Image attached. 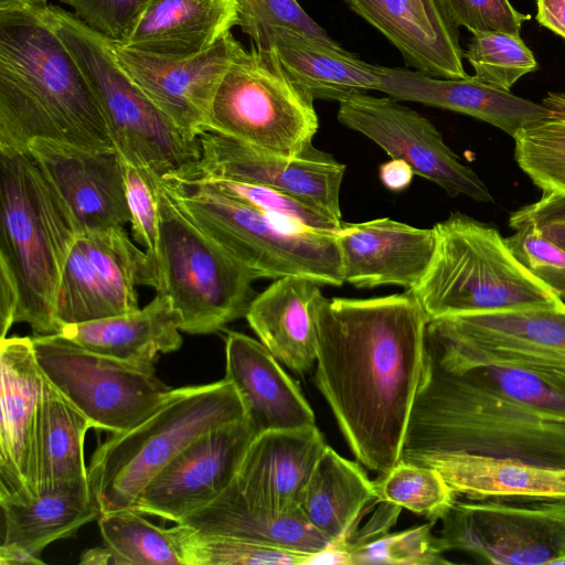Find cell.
Listing matches in <instances>:
<instances>
[{
	"instance_id": "33",
	"label": "cell",
	"mask_w": 565,
	"mask_h": 565,
	"mask_svg": "<svg viewBox=\"0 0 565 565\" xmlns=\"http://www.w3.org/2000/svg\"><path fill=\"white\" fill-rule=\"evenodd\" d=\"M374 502H379L374 481L358 462L327 446L307 486L300 511L338 547L354 534L364 511Z\"/></svg>"
},
{
	"instance_id": "35",
	"label": "cell",
	"mask_w": 565,
	"mask_h": 565,
	"mask_svg": "<svg viewBox=\"0 0 565 565\" xmlns=\"http://www.w3.org/2000/svg\"><path fill=\"white\" fill-rule=\"evenodd\" d=\"M137 510L100 514L98 525L114 565H184L177 527L164 529Z\"/></svg>"
},
{
	"instance_id": "25",
	"label": "cell",
	"mask_w": 565,
	"mask_h": 565,
	"mask_svg": "<svg viewBox=\"0 0 565 565\" xmlns=\"http://www.w3.org/2000/svg\"><path fill=\"white\" fill-rule=\"evenodd\" d=\"M225 361L224 377L235 386L256 435L316 425L315 413L298 385L260 341L228 331Z\"/></svg>"
},
{
	"instance_id": "53",
	"label": "cell",
	"mask_w": 565,
	"mask_h": 565,
	"mask_svg": "<svg viewBox=\"0 0 565 565\" xmlns=\"http://www.w3.org/2000/svg\"><path fill=\"white\" fill-rule=\"evenodd\" d=\"M10 1H13V0H0V4L7 3V2H10Z\"/></svg>"
},
{
	"instance_id": "39",
	"label": "cell",
	"mask_w": 565,
	"mask_h": 565,
	"mask_svg": "<svg viewBox=\"0 0 565 565\" xmlns=\"http://www.w3.org/2000/svg\"><path fill=\"white\" fill-rule=\"evenodd\" d=\"M434 523L430 521L402 532H386L367 543H345L335 548L340 553L341 564H451L444 556L439 537L433 534Z\"/></svg>"
},
{
	"instance_id": "15",
	"label": "cell",
	"mask_w": 565,
	"mask_h": 565,
	"mask_svg": "<svg viewBox=\"0 0 565 565\" xmlns=\"http://www.w3.org/2000/svg\"><path fill=\"white\" fill-rule=\"evenodd\" d=\"M201 154L184 172L167 179L188 181L220 178L265 185L342 222L340 189L345 166L328 152L309 146L287 157L254 149L216 131L198 135Z\"/></svg>"
},
{
	"instance_id": "20",
	"label": "cell",
	"mask_w": 565,
	"mask_h": 565,
	"mask_svg": "<svg viewBox=\"0 0 565 565\" xmlns=\"http://www.w3.org/2000/svg\"><path fill=\"white\" fill-rule=\"evenodd\" d=\"M26 150L72 213L79 232L129 223L125 161L117 150L94 151L35 139Z\"/></svg>"
},
{
	"instance_id": "16",
	"label": "cell",
	"mask_w": 565,
	"mask_h": 565,
	"mask_svg": "<svg viewBox=\"0 0 565 565\" xmlns=\"http://www.w3.org/2000/svg\"><path fill=\"white\" fill-rule=\"evenodd\" d=\"M338 119L407 163L414 174L440 186L449 196L492 202L486 183L444 141L430 120L392 97L366 93L339 102Z\"/></svg>"
},
{
	"instance_id": "4",
	"label": "cell",
	"mask_w": 565,
	"mask_h": 565,
	"mask_svg": "<svg viewBox=\"0 0 565 565\" xmlns=\"http://www.w3.org/2000/svg\"><path fill=\"white\" fill-rule=\"evenodd\" d=\"M78 234L66 204L28 150L0 149V277L15 288V323L60 332L56 301Z\"/></svg>"
},
{
	"instance_id": "55",
	"label": "cell",
	"mask_w": 565,
	"mask_h": 565,
	"mask_svg": "<svg viewBox=\"0 0 565 565\" xmlns=\"http://www.w3.org/2000/svg\"><path fill=\"white\" fill-rule=\"evenodd\" d=\"M47 1V0H46Z\"/></svg>"
},
{
	"instance_id": "1",
	"label": "cell",
	"mask_w": 565,
	"mask_h": 565,
	"mask_svg": "<svg viewBox=\"0 0 565 565\" xmlns=\"http://www.w3.org/2000/svg\"><path fill=\"white\" fill-rule=\"evenodd\" d=\"M315 382L355 458L380 475L399 460L418 391L427 318L414 294L315 300Z\"/></svg>"
},
{
	"instance_id": "14",
	"label": "cell",
	"mask_w": 565,
	"mask_h": 565,
	"mask_svg": "<svg viewBox=\"0 0 565 565\" xmlns=\"http://www.w3.org/2000/svg\"><path fill=\"white\" fill-rule=\"evenodd\" d=\"M138 286H160V270L124 226L79 232L65 264L56 301L60 330L139 308Z\"/></svg>"
},
{
	"instance_id": "7",
	"label": "cell",
	"mask_w": 565,
	"mask_h": 565,
	"mask_svg": "<svg viewBox=\"0 0 565 565\" xmlns=\"http://www.w3.org/2000/svg\"><path fill=\"white\" fill-rule=\"evenodd\" d=\"M50 13L55 31L93 88L124 161L152 183L196 163L199 139L177 127L131 81L116 60L113 40L62 7L50 3Z\"/></svg>"
},
{
	"instance_id": "42",
	"label": "cell",
	"mask_w": 565,
	"mask_h": 565,
	"mask_svg": "<svg viewBox=\"0 0 565 565\" xmlns=\"http://www.w3.org/2000/svg\"><path fill=\"white\" fill-rule=\"evenodd\" d=\"M449 371L466 372L500 394L548 418L565 423V393L532 372L503 365H478Z\"/></svg>"
},
{
	"instance_id": "45",
	"label": "cell",
	"mask_w": 565,
	"mask_h": 565,
	"mask_svg": "<svg viewBox=\"0 0 565 565\" xmlns=\"http://www.w3.org/2000/svg\"><path fill=\"white\" fill-rule=\"evenodd\" d=\"M505 243L524 267L565 300V250L531 227L515 230Z\"/></svg>"
},
{
	"instance_id": "6",
	"label": "cell",
	"mask_w": 565,
	"mask_h": 565,
	"mask_svg": "<svg viewBox=\"0 0 565 565\" xmlns=\"http://www.w3.org/2000/svg\"><path fill=\"white\" fill-rule=\"evenodd\" d=\"M244 418L236 388L225 377L172 388L149 417L111 434L93 454L88 484L100 514L136 510L147 484L185 447L213 428Z\"/></svg>"
},
{
	"instance_id": "11",
	"label": "cell",
	"mask_w": 565,
	"mask_h": 565,
	"mask_svg": "<svg viewBox=\"0 0 565 565\" xmlns=\"http://www.w3.org/2000/svg\"><path fill=\"white\" fill-rule=\"evenodd\" d=\"M313 102L269 51L253 45L238 53L224 75L205 129L257 150L294 157L312 145L318 130Z\"/></svg>"
},
{
	"instance_id": "29",
	"label": "cell",
	"mask_w": 565,
	"mask_h": 565,
	"mask_svg": "<svg viewBox=\"0 0 565 565\" xmlns=\"http://www.w3.org/2000/svg\"><path fill=\"white\" fill-rule=\"evenodd\" d=\"M1 565H40L51 543L74 535L100 515L89 487L50 492L22 502L1 503Z\"/></svg>"
},
{
	"instance_id": "44",
	"label": "cell",
	"mask_w": 565,
	"mask_h": 565,
	"mask_svg": "<svg viewBox=\"0 0 565 565\" xmlns=\"http://www.w3.org/2000/svg\"><path fill=\"white\" fill-rule=\"evenodd\" d=\"M125 188L132 237L143 246L159 267L160 217L157 185L138 168L125 162Z\"/></svg>"
},
{
	"instance_id": "18",
	"label": "cell",
	"mask_w": 565,
	"mask_h": 565,
	"mask_svg": "<svg viewBox=\"0 0 565 565\" xmlns=\"http://www.w3.org/2000/svg\"><path fill=\"white\" fill-rule=\"evenodd\" d=\"M256 434L246 418L199 436L147 484L136 510L175 523L214 501L234 481Z\"/></svg>"
},
{
	"instance_id": "12",
	"label": "cell",
	"mask_w": 565,
	"mask_h": 565,
	"mask_svg": "<svg viewBox=\"0 0 565 565\" xmlns=\"http://www.w3.org/2000/svg\"><path fill=\"white\" fill-rule=\"evenodd\" d=\"M45 377L93 424L124 433L149 417L172 387L153 364L124 361L89 351L56 333L32 337Z\"/></svg>"
},
{
	"instance_id": "26",
	"label": "cell",
	"mask_w": 565,
	"mask_h": 565,
	"mask_svg": "<svg viewBox=\"0 0 565 565\" xmlns=\"http://www.w3.org/2000/svg\"><path fill=\"white\" fill-rule=\"evenodd\" d=\"M269 51L287 77L313 100H338L369 90H380V65L287 28H268L252 40Z\"/></svg>"
},
{
	"instance_id": "9",
	"label": "cell",
	"mask_w": 565,
	"mask_h": 565,
	"mask_svg": "<svg viewBox=\"0 0 565 565\" xmlns=\"http://www.w3.org/2000/svg\"><path fill=\"white\" fill-rule=\"evenodd\" d=\"M160 217L157 294L171 298L180 330L209 334L245 317L257 275L201 231L157 184Z\"/></svg>"
},
{
	"instance_id": "32",
	"label": "cell",
	"mask_w": 565,
	"mask_h": 565,
	"mask_svg": "<svg viewBox=\"0 0 565 565\" xmlns=\"http://www.w3.org/2000/svg\"><path fill=\"white\" fill-rule=\"evenodd\" d=\"M452 490L469 500L565 498V468L469 454L431 459Z\"/></svg>"
},
{
	"instance_id": "48",
	"label": "cell",
	"mask_w": 565,
	"mask_h": 565,
	"mask_svg": "<svg viewBox=\"0 0 565 565\" xmlns=\"http://www.w3.org/2000/svg\"><path fill=\"white\" fill-rule=\"evenodd\" d=\"M509 225L514 231L531 227L565 250V192H543L539 201L512 212Z\"/></svg>"
},
{
	"instance_id": "31",
	"label": "cell",
	"mask_w": 565,
	"mask_h": 565,
	"mask_svg": "<svg viewBox=\"0 0 565 565\" xmlns=\"http://www.w3.org/2000/svg\"><path fill=\"white\" fill-rule=\"evenodd\" d=\"M181 317L170 297L156 294L143 308L94 321L68 324L58 334L103 355L153 364L160 353L180 349Z\"/></svg>"
},
{
	"instance_id": "3",
	"label": "cell",
	"mask_w": 565,
	"mask_h": 565,
	"mask_svg": "<svg viewBox=\"0 0 565 565\" xmlns=\"http://www.w3.org/2000/svg\"><path fill=\"white\" fill-rule=\"evenodd\" d=\"M451 454L565 468V423L446 370L425 354L401 459L426 465Z\"/></svg>"
},
{
	"instance_id": "41",
	"label": "cell",
	"mask_w": 565,
	"mask_h": 565,
	"mask_svg": "<svg viewBox=\"0 0 565 565\" xmlns=\"http://www.w3.org/2000/svg\"><path fill=\"white\" fill-rule=\"evenodd\" d=\"M463 57L473 67L477 78L507 92L539 66L520 35L502 32L472 34Z\"/></svg>"
},
{
	"instance_id": "47",
	"label": "cell",
	"mask_w": 565,
	"mask_h": 565,
	"mask_svg": "<svg viewBox=\"0 0 565 565\" xmlns=\"http://www.w3.org/2000/svg\"><path fill=\"white\" fill-rule=\"evenodd\" d=\"M102 35L120 41L147 0H57Z\"/></svg>"
},
{
	"instance_id": "38",
	"label": "cell",
	"mask_w": 565,
	"mask_h": 565,
	"mask_svg": "<svg viewBox=\"0 0 565 565\" xmlns=\"http://www.w3.org/2000/svg\"><path fill=\"white\" fill-rule=\"evenodd\" d=\"M175 527L184 565H305L316 564L319 556L209 535L182 523Z\"/></svg>"
},
{
	"instance_id": "22",
	"label": "cell",
	"mask_w": 565,
	"mask_h": 565,
	"mask_svg": "<svg viewBox=\"0 0 565 565\" xmlns=\"http://www.w3.org/2000/svg\"><path fill=\"white\" fill-rule=\"evenodd\" d=\"M379 30L407 65L438 78L468 76L458 26L440 0H344Z\"/></svg>"
},
{
	"instance_id": "23",
	"label": "cell",
	"mask_w": 565,
	"mask_h": 565,
	"mask_svg": "<svg viewBox=\"0 0 565 565\" xmlns=\"http://www.w3.org/2000/svg\"><path fill=\"white\" fill-rule=\"evenodd\" d=\"M327 446L316 425L256 435L233 484L253 504L276 513L300 511L307 486Z\"/></svg>"
},
{
	"instance_id": "46",
	"label": "cell",
	"mask_w": 565,
	"mask_h": 565,
	"mask_svg": "<svg viewBox=\"0 0 565 565\" xmlns=\"http://www.w3.org/2000/svg\"><path fill=\"white\" fill-rule=\"evenodd\" d=\"M457 26L472 34L502 32L520 35L531 15L519 12L509 0H440Z\"/></svg>"
},
{
	"instance_id": "10",
	"label": "cell",
	"mask_w": 565,
	"mask_h": 565,
	"mask_svg": "<svg viewBox=\"0 0 565 565\" xmlns=\"http://www.w3.org/2000/svg\"><path fill=\"white\" fill-rule=\"evenodd\" d=\"M424 353L449 370L503 365L565 393V306L428 320Z\"/></svg>"
},
{
	"instance_id": "54",
	"label": "cell",
	"mask_w": 565,
	"mask_h": 565,
	"mask_svg": "<svg viewBox=\"0 0 565 565\" xmlns=\"http://www.w3.org/2000/svg\"><path fill=\"white\" fill-rule=\"evenodd\" d=\"M562 565H565V559L562 562Z\"/></svg>"
},
{
	"instance_id": "28",
	"label": "cell",
	"mask_w": 565,
	"mask_h": 565,
	"mask_svg": "<svg viewBox=\"0 0 565 565\" xmlns=\"http://www.w3.org/2000/svg\"><path fill=\"white\" fill-rule=\"evenodd\" d=\"M319 286L300 276L278 278L255 296L245 316L266 349L299 375L317 361L313 308Z\"/></svg>"
},
{
	"instance_id": "8",
	"label": "cell",
	"mask_w": 565,
	"mask_h": 565,
	"mask_svg": "<svg viewBox=\"0 0 565 565\" xmlns=\"http://www.w3.org/2000/svg\"><path fill=\"white\" fill-rule=\"evenodd\" d=\"M159 183L201 231L258 278L345 282L335 233L296 227L198 183Z\"/></svg>"
},
{
	"instance_id": "17",
	"label": "cell",
	"mask_w": 565,
	"mask_h": 565,
	"mask_svg": "<svg viewBox=\"0 0 565 565\" xmlns=\"http://www.w3.org/2000/svg\"><path fill=\"white\" fill-rule=\"evenodd\" d=\"M116 60L141 92L191 137L207 126L216 90L234 58L244 49L228 32L211 47L190 56H161L120 45Z\"/></svg>"
},
{
	"instance_id": "19",
	"label": "cell",
	"mask_w": 565,
	"mask_h": 565,
	"mask_svg": "<svg viewBox=\"0 0 565 565\" xmlns=\"http://www.w3.org/2000/svg\"><path fill=\"white\" fill-rule=\"evenodd\" d=\"M0 504L38 495L36 462L44 374L32 338L0 341Z\"/></svg>"
},
{
	"instance_id": "43",
	"label": "cell",
	"mask_w": 565,
	"mask_h": 565,
	"mask_svg": "<svg viewBox=\"0 0 565 565\" xmlns=\"http://www.w3.org/2000/svg\"><path fill=\"white\" fill-rule=\"evenodd\" d=\"M237 25L254 40L268 28H287L330 45H339L297 0H236Z\"/></svg>"
},
{
	"instance_id": "50",
	"label": "cell",
	"mask_w": 565,
	"mask_h": 565,
	"mask_svg": "<svg viewBox=\"0 0 565 565\" xmlns=\"http://www.w3.org/2000/svg\"><path fill=\"white\" fill-rule=\"evenodd\" d=\"M414 172L402 160L392 159L380 167V178L383 184L392 191H401L409 185Z\"/></svg>"
},
{
	"instance_id": "51",
	"label": "cell",
	"mask_w": 565,
	"mask_h": 565,
	"mask_svg": "<svg viewBox=\"0 0 565 565\" xmlns=\"http://www.w3.org/2000/svg\"><path fill=\"white\" fill-rule=\"evenodd\" d=\"M79 563L86 565H114V558L107 546L94 547L83 552Z\"/></svg>"
},
{
	"instance_id": "30",
	"label": "cell",
	"mask_w": 565,
	"mask_h": 565,
	"mask_svg": "<svg viewBox=\"0 0 565 565\" xmlns=\"http://www.w3.org/2000/svg\"><path fill=\"white\" fill-rule=\"evenodd\" d=\"M195 531L277 548L321 554L334 545L301 511L276 513L248 502L233 482L214 501L181 522Z\"/></svg>"
},
{
	"instance_id": "34",
	"label": "cell",
	"mask_w": 565,
	"mask_h": 565,
	"mask_svg": "<svg viewBox=\"0 0 565 565\" xmlns=\"http://www.w3.org/2000/svg\"><path fill=\"white\" fill-rule=\"evenodd\" d=\"M90 420L44 375L38 437V495L89 487L85 435Z\"/></svg>"
},
{
	"instance_id": "27",
	"label": "cell",
	"mask_w": 565,
	"mask_h": 565,
	"mask_svg": "<svg viewBox=\"0 0 565 565\" xmlns=\"http://www.w3.org/2000/svg\"><path fill=\"white\" fill-rule=\"evenodd\" d=\"M236 0H147L118 42L161 56H190L237 25Z\"/></svg>"
},
{
	"instance_id": "37",
	"label": "cell",
	"mask_w": 565,
	"mask_h": 565,
	"mask_svg": "<svg viewBox=\"0 0 565 565\" xmlns=\"http://www.w3.org/2000/svg\"><path fill=\"white\" fill-rule=\"evenodd\" d=\"M374 483L379 502L405 508L431 522L441 520L457 501V493L438 470L402 459Z\"/></svg>"
},
{
	"instance_id": "40",
	"label": "cell",
	"mask_w": 565,
	"mask_h": 565,
	"mask_svg": "<svg viewBox=\"0 0 565 565\" xmlns=\"http://www.w3.org/2000/svg\"><path fill=\"white\" fill-rule=\"evenodd\" d=\"M181 182L204 185L299 228L337 233L343 224V222H338L284 192L265 185L220 178H202Z\"/></svg>"
},
{
	"instance_id": "21",
	"label": "cell",
	"mask_w": 565,
	"mask_h": 565,
	"mask_svg": "<svg viewBox=\"0 0 565 565\" xmlns=\"http://www.w3.org/2000/svg\"><path fill=\"white\" fill-rule=\"evenodd\" d=\"M344 281L356 288L396 285L414 289L435 249L431 228L380 217L344 223L335 233Z\"/></svg>"
},
{
	"instance_id": "52",
	"label": "cell",
	"mask_w": 565,
	"mask_h": 565,
	"mask_svg": "<svg viewBox=\"0 0 565 565\" xmlns=\"http://www.w3.org/2000/svg\"><path fill=\"white\" fill-rule=\"evenodd\" d=\"M561 99L565 103V93H558Z\"/></svg>"
},
{
	"instance_id": "13",
	"label": "cell",
	"mask_w": 565,
	"mask_h": 565,
	"mask_svg": "<svg viewBox=\"0 0 565 565\" xmlns=\"http://www.w3.org/2000/svg\"><path fill=\"white\" fill-rule=\"evenodd\" d=\"M441 521L445 552L500 565H562L565 559V498L456 501Z\"/></svg>"
},
{
	"instance_id": "24",
	"label": "cell",
	"mask_w": 565,
	"mask_h": 565,
	"mask_svg": "<svg viewBox=\"0 0 565 565\" xmlns=\"http://www.w3.org/2000/svg\"><path fill=\"white\" fill-rule=\"evenodd\" d=\"M380 92L401 102L457 111L488 122L511 137L550 118V110L473 76L438 78L418 71L380 65Z\"/></svg>"
},
{
	"instance_id": "36",
	"label": "cell",
	"mask_w": 565,
	"mask_h": 565,
	"mask_svg": "<svg viewBox=\"0 0 565 565\" xmlns=\"http://www.w3.org/2000/svg\"><path fill=\"white\" fill-rule=\"evenodd\" d=\"M542 104L550 118L513 137L514 159L543 192H565V103L550 92Z\"/></svg>"
},
{
	"instance_id": "2",
	"label": "cell",
	"mask_w": 565,
	"mask_h": 565,
	"mask_svg": "<svg viewBox=\"0 0 565 565\" xmlns=\"http://www.w3.org/2000/svg\"><path fill=\"white\" fill-rule=\"evenodd\" d=\"M35 139L116 150L98 99L55 31L46 0L0 4V149Z\"/></svg>"
},
{
	"instance_id": "49",
	"label": "cell",
	"mask_w": 565,
	"mask_h": 565,
	"mask_svg": "<svg viewBox=\"0 0 565 565\" xmlns=\"http://www.w3.org/2000/svg\"><path fill=\"white\" fill-rule=\"evenodd\" d=\"M536 21L565 40V0H535Z\"/></svg>"
},
{
	"instance_id": "5",
	"label": "cell",
	"mask_w": 565,
	"mask_h": 565,
	"mask_svg": "<svg viewBox=\"0 0 565 565\" xmlns=\"http://www.w3.org/2000/svg\"><path fill=\"white\" fill-rule=\"evenodd\" d=\"M433 230L430 264L409 290L427 320L565 306L518 260L495 226L454 212Z\"/></svg>"
}]
</instances>
